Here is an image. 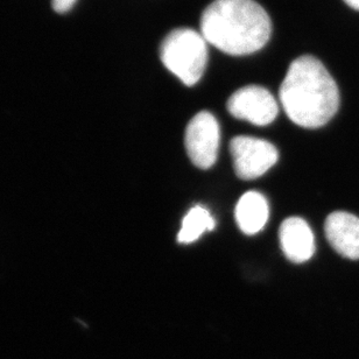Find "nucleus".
Here are the masks:
<instances>
[{
	"label": "nucleus",
	"mask_w": 359,
	"mask_h": 359,
	"mask_svg": "<svg viewBox=\"0 0 359 359\" xmlns=\"http://www.w3.org/2000/svg\"><path fill=\"white\" fill-rule=\"evenodd\" d=\"M283 110L304 128L325 126L337 114L339 91L325 65L314 56L294 60L279 90Z\"/></svg>",
	"instance_id": "nucleus-1"
},
{
	"label": "nucleus",
	"mask_w": 359,
	"mask_h": 359,
	"mask_svg": "<svg viewBox=\"0 0 359 359\" xmlns=\"http://www.w3.org/2000/svg\"><path fill=\"white\" fill-rule=\"evenodd\" d=\"M201 34L225 54L250 55L266 46L272 24L255 0H215L202 13Z\"/></svg>",
	"instance_id": "nucleus-2"
},
{
	"label": "nucleus",
	"mask_w": 359,
	"mask_h": 359,
	"mask_svg": "<svg viewBox=\"0 0 359 359\" xmlns=\"http://www.w3.org/2000/svg\"><path fill=\"white\" fill-rule=\"evenodd\" d=\"M208 42L191 28H177L163 39L160 59L181 82L191 87L203 76L208 62Z\"/></svg>",
	"instance_id": "nucleus-3"
},
{
	"label": "nucleus",
	"mask_w": 359,
	"mask_h": 359,
	"mask_svg": "<svg viewBox=\"0 0 359 359\" xmlns=\"http://www.w3.org/2000/svg\"><path fill=\"white\" fill-rule=\"evenodd\" d=\"M221 131L217 119L208 111L197 114L186 128L184 145L190 160L201 170L214 166L218 156Z\"/></svg>",
	"instance_id": "nucleus-4"
},
{
	"label": "nucleus",
	"mask_w": 359,
	"mask_h": 359,
	"mask_svg": "<svg viewBox=\"0 0 359 359\" xmlns=\"http://www.w3.org/2000/svg\"><path fill=\"white\" fill-rule=\"evenodd\" d=\"M236 175L242 180L263 177L279 159L276 146L263 139L236 137L230 142Z\"/></svg>",
	"instance_id": "nucleus-5"
},
{
	"label": "nucleus",
	"mask_w": 359,
	"mask_h": 359,
	"mask_svg": "<svg viewBox=\"0 0 359 359\" xmlns=\"http://www.w3.org/2000/svg\"><path fill=\"white\" fill-rule=\"evenodd\" d=\"M228 111L237 119L266 126L276 119L279 107L266 88L248 86L232 93L228 100Z\"/></svg>",
	"instance_id": "nucleus-6"
},
{
	"label": "nucleus",
	"mask_w": 359,
	"mask_h": 359,
	"mask_svg": "<svg viewBox=\"0 0 359 359\" xmlns=\"http://www.w3.org/2000/svg\"><path fill=\"white\" fill-rule=\"evenodd\" d=\"M325 237L336 252L348 258L359 259V218L346 211L329 215L325 223Z\"/></svg>",
	"instance_id": "nucleus-7"
},
{
	"label": "nucleus",
	"mask_w": 359,
	"mask_h": 359,
	"mask_svg": "<svg viewBox=\"0 0 359 359\" xmlns=\"http://www.w3.org/2000/svg\"><path fill=\"white\" fill-rule=\"evenodd\" d=\"M281 250L292 263H306L314 256L315 239L311 226L300 217L287 218L280 226Z\"/></svg>",
	"instance_id": "nucleus-8"
},
{
	"label": "nucleus",
	"mask_w": 359,
	"mask_h": 359,
	"mask_svg": "<svg viewBox=\"0 0 359 359\" xmlns=\"http://www.w3.org/2000/svg\"><path fill=\"white\" fill-rule=\"evenodd\" d=\"M269 203L258 191H249L236 205V222L245 235L253 236L263 230L269 221Z\"/></svg>",
	"instance_id": "nucleus-9"
},
{
	"label": "nucleus",
	"mask_w": 359,
	"mask_h": 359,
	"mask_svg": "<svg viewBox=\"0 0 359 359\" xmlns=\"http://www.w3.org/2000/svg\"><path fill=\"white\" fill-rule=\"evenodd\" d=\"M215 225L216 222L214 217L202 205L191 208L183 218L182 226L177 235V242L181 244L196 242L204 232L212 231Z\"/></svg>",
	"instance_id": "nucleus-10"
},
{
	"label": "nucleus",
	"mask_w": 359,
	"mask_h": 359,
	"mask_svg": "<svg viewBox=\"0 0 359 359\" xmlns=\"http://www.w3.org/2000/svg\"><path fill=\"white\" fill-rule=\"evenodd\" d=\"M76 0H53V8L57 13H66L73 8Z\"/></svg>",
	"instance_id": "nucleus-11"
},
{
	"label": "nucleus",
	"mask_w": 359,
	"mask_h": 359,
	"mask_svg": "<svg viewBox=\"0 0 359 359\" xmlns=\"http://www.w3.org/2000/svg\"><path fill=\"white\" fill-rule=\"evenodd\" d=\"M344 3L353 10L359 11V0H344Z\"/></svg>",
	"instance_id": "nucleus-12"
}]
</instances>
